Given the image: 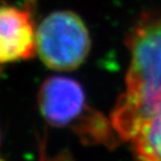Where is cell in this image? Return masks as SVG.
<instances>
[{
    "label": "cell",
    "mask_w": 161,
    "mask_h": 161,
    "mask_svg": "<svg viewBox=\"0 0 161 161\" xmlns=\"http://www.w3.org/2000/svg\"><path fill=\"white\" fill-rule=\"evenodd\" d=\"M0 144H1V136H0Z\"/></svg>",
    "instance_id": "8992f818"
},
{
    "label": "cell",
    "mask_w": 161,
    "mask_h": 161,
    "mask_svg": "<svg viewBox=\"0 0 161 161\" xmlns=\"http://www.w3.org/2000/svg\"><path fill=\"white\" fill-rule=\"evenodd\" d=\"M37 102L42 115L53 126L70 128L85 143H115L111 121L87 105L77 80L66 76L47 78L39 87Z\"/></svg>",
    "instance_id": "7a4b0ae2"
},
{
    "label": "cell",
    "mask_w": 161,
    "mask_h": 161,
    "mask_svg": "<svg viewBox=\"0 0 161 161\" xmlns=\"http://www.w3.org/2000/svg\"><path fill=\"white\" fill-rule=\"evenodd\" d=\"M126 46L130 64L125 90L110 118L118 138L124 141L161 103V17L141 19L129 34Z\"/></svg>",
    "instance_id": "6da1fadb"
},
{
    "label": "cell",
    "mask_w": 161,
    "mask_h": 161,
    "mask_svg": "<svg viewBox=\"0 0 161 161\" xmlns=\"http://www.w3.org/2000/svg\"><path fill=\"white\" fill-rule=\"evenodd\" d=\"M90 49L87 27L70 10L49 14L36 28V53L50 69H75L85 62Z\"/></svg>",
    "instance_id": "3957f363"
},
{
    "label": "cell",
    "mask_w": 161,
    "mask_h": 161,
    "mask_svg": "<svg viewBox=\"0 0 161 161\" xmlns=\"http://www.w3.org/2000/svg\"><path fill=\"white\" fill-rule=\"evenodd\" d=\"M128 142L138 158L161 161V103L141 122Z\"/></svg>",
    "instance_id": "5b68a950"
},
{
    "label": "cell",
    "mask_w": 161,
    "mask_h": 161,
    "mask_svg": "<svg viewBox=\"0 0 161 161\" xmlns=\"http://www.w3.org/2000/svg\"><path fill=\"white\" fill-rule=\"evenodd\" d=\"M36 54V28L29 10L0 6V65L31 58Z\"/></svg>",
    "instance_id": "277c9868"
}]
</instances>
